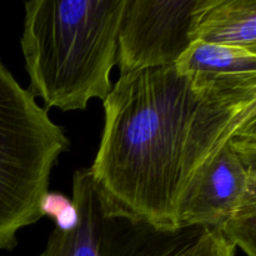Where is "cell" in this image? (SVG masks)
I'll use <instances>...</instances> for the list:
<instances>
[{
    "mask_svg": "<svg viewBox=\"0 0 256 256\" xmlns=\"http://www.w3.org/2000/svg\"><path fill=\"white\" fill-rule=\"evenodd\" d=\"M192 42L256 52V0H204Z\"/></svg>",
    "mask_w": 256,
    "mask_h": 256,
    "instance_id": "ba28073f",
    "label": "cell"
},
{
    "mask_svg": "<svg viewBox=\"0 0 256 256\" xmlns=\"http://www.w3.org/2000/svg\"><path fill=\"white\" fill-rule=\"evenodd\" d=\"M102 104L92 180L122 215L162 232L179 230L178 209L198 170L256 119V105L198 96L174 65L120 75Z\"/></svg>",
    "mask_w": 256,
    "mask_h": 256,
    "instance_id": "6da1fadb",
    "label": "cell"
},
{
    "mask_svg": "<svg viewBox=\"0 0 256 256\" xmlns=\"http://www.w3.org/2000/svg\"><path fill=\"white\" fill-rule=\"evenodd\" d=\"M174 66L206 102L232 108L256 105V52L195 42Z\"/></svg>",
    "mask_w": 256,
    "mask_h": 256,
    "instance_id": "52a82bcc",
    "label": "cell"
},
{
    "mask_svg": "<svg viewBox=\"0 0 256 256\" xmlns=\"http://www.w3.org/2000/svg\"><path fill=\"white\" fill-rule=\"evenodd\" d=\"M204 0H125L118 40L120 75L172 66L192 44Z\"/></svg>",
    "mask_w": 256,
    "mask_h": 256,
    "instance_id": "8992f818",
    "label": "cell"
},
{
    "mask_svg": "<svg viewBox=\"0 0 256 256\" xmlns=\"http://www.w3.org/2000/svg\"><path fill=\"white\" fill-rule=\"evenodd\" d=\"M70 142L0 60V252L45 215L52 168Z\"/></svg>",
    "mask_w": 256,
    "mask_h": 256,
    "instance_id": "3957f363",
    "label": "cell"
},
{
    "mask_svg": "<svg viewBox=\"0 0 256 256\" xmlns=\"http://www.w3.org/2000/svg\"><path fill=\"white\" fill-rule=\"evenodd\" d=\"M235 250L219 230L202 228L199 236L175 256H235Z\"/></svg>",
    "mask_w": 256,
    "mask_h": 256,
    "instance_id": "9c48e42d",
    "label": "cell"
},
{
    "mask_svg": "<svg viewBox=\"0 0 256 256\" xmlns=\"http://www.w3.org/2000/svg\"><path fill=\"white\" fill-rule=\"evenodd\" d=\"M74 222L56 225L39 256H175L202 228L162 232L122 215L108 202L89 169L72 176Z\"/></svg>",
    "mask_w": 256,
    "mask_h": 256,
    "instance_id": "277c9868",
    "label": "cell"
},
{
    "mask_svg": "<svg viewBox=\"0 0 256 256\" xmlns=\"http://www.w3.org/2000/svg\"><path fill=\"white\" fill-rule=\"evenodd\" d=\"M256 200V119L230 135L198 170L178 209V229L222 230Z\"/></svg>",
    "mask_w": 256,
    "mask_h": 256,
    "instance_id": "5b68a950",
    "label": "cell"
},
{
    "mask_svg": "<svg viewBox=\"0 0 256 256\" xmlns=\"http://www.w3.org/2000/svg\"><path fill=\"white\" fill-rule=\"evenodd\" d=\"M20 45L28 92L45 109L84 110L112 92L125 0H32Z\"/></svg>",
    "mask_w": 256,
    "mask_h": 256,
    "instance_id": "7a4b0ae2",
    "label": "cell"
}]
</instances>
